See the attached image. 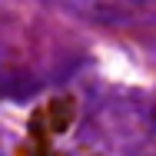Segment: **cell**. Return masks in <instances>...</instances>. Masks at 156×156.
Here are the masks:
<instances>
[{"mask_svg":"<svg viewBox=\"0 0 156 156\" xmlns=\"http://www.w3.org/2000/svg\"><path fill=\"white\" fill-rule=\"evenodd\" d=\"M47 3L93 23H129L150 0H47Z\"/></svg>","mask_w":156,"mask_h":156,"instance_id":"6da1fadb","label":"cell"}]
</instances>
